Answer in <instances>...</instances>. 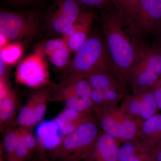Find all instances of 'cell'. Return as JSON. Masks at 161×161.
Masks as SVG:
<instances>
[{
  "label": "cell",
  "instance_id": "cell-39",
  "mask_svg": "<svg viewBox=\"0 0 161 161\" xmlns=\"http://www.w3.org/2000/svg\"><path fill=\"white\" fill-rule=\"evenodd\" d=\"M7 161H24L16 157L12 158L7 160Z\"/></svg>",
  "mask_w": 161,
  "mask_h": 161
},
{
  "label": "cell",
  "instance_id": "cell-25",
  "mask_svg": "<svg viewBox=\"0 0 161 161\" xmlns=\"http://www.w3.org/2000/svg\"><path fill=\"white\" fill-rule=\"evenodd\" d=\"M135 124L130 120H125L120 123L119 138L124 140L131 139L136 132Z\"/></svg>",
  "mask_w": 161,
  "mask_h": 161
},
{
  "label": "cell",
  "instance_id": "cell-34",
  "mask_svg": "<svg viewBox=\"0 0 161 161\" xmlns=\"http://www.w3.org/2000/svg\"><path fill=\"white\" fill-rule=\"evenodd\" d=\"M6 65V63L0 59V78L5 77Z\"/></svg>",
  "mask_w": 161,
  "mask_h": 161
},
{
  "label": "cell",
  "instance_id": "cell-3",
  "mask_svg": "<svg viewBox=\"0 0 161 161\" xmlns=\"http://www.w3.org/2000/svg\"><path fill=\"white\" fill-rule=\"evenodd\" d=\"M42 16L40 10L14 12L1 10L0 33L8 40L27 45L40 36L42 27Z\"/></svg>",
  "mask_w": 161,
  "mask_h": 161
},
{
  "label": "cell",
  "instance_id": "cell-20",
  "mask_svg": "<svg viewBox=\"0 0 161 161\" xmlns=\"http://www.w3.org/2000/svg\"><path fill=\"white\" fill-rule=\"evenodd\" d=\"M158 108L152 87V90H148L144 94L142 100L141 117L147 120L155 114Z\"/></svg>",
  "mask_w": 161,
  "mask_h": 161
},
{
  "label": "cell",
  "instance_id": "cell-38",
  "mask_svg": "<svg viewBox=\"0 0 161 161\" xmlns=\"http://www.w3.org/2000/svg\"><path fill=\"white\" fill-rule=\"evenodd\" d=\"M38 161H58L54 160L51 159H50V158H48L42 157Z\"/></svg>",
  "mask_w": 161,
  "mask_h": 161
},
{
  "label": "cell",
  "instance_id": "cell-1",
  "mask_svg": "<svg viewBox=\"0 0 161 161\" xmlns=\"http://www.w3.org/2000/svg\"><path fill=\"white\" fill-rule=\"evenodd\" d=\"M100 12L104 39L115 73L122 80L129 78L136 58L139 40L111 2Z\"/></svg>",
  "mask_w": 161,
  "mask_h": 161
},
{
  "label": "cell",
  "instance_id": "cell-15",
  "mask_svg": "<svg viewBox=\"0 0 161 161\" xmlns=\"http://www.w3.org/2000/svg\"><path fill=\"white\" fill-rule=\"evenodd\" d=\"M111 72L95 73L86 77L92 89L104 91L114 89L118 87V83L110 74Z\"/></svg>",
  "mask_w": 161,
  "mask_h": 161
},
{
  "label": "cell",
  "instance_id": "cell-28",
  "mask_svg": "<svg viewBox=\"0 0 161 161\" xmlns=\"http://www.w3.org/2000/svg\"><path fill=\"white\" fill-rule=\"evenodd\" d=\"M31 153H32L20 141L16 151L15 157L25 161L30 158Z\"/></svg>",
  "mask_w": 161,
  "mask_h": 161
},
{
  "label": "cell",
  "instance_id": "cell-2",
  "mask_svg": "<svg viewBox=\"0 0 161 161\" xmlns=\"http://www.w3.org/2000/svg\"><path fill=\"white\" fill-rule=\"evenodd\" d=\"M66 69V75L85 77L95 73L115 72L104 39L96 33L89 36Z\"/></svg>",
  "mask_w": 161,
  "mask_h": 161
},
{
  "label": "cell",
  "instance_id": "cell-8",
  "mask_svg": "<svg viewBox=\"0 0 161 161\" xmlns=\"http://www.w3.org/2000/svg\"><path fill=\"white\" fill-rule=\"evenodd\" d=\"M15 79L18 83L34 88L49 86L48 66L43 55L36 51L21 61L16 71Z\"/></svg>",
  "mask_w": 161,
  "mask_h": 161
},
{
  "label": "cell",
  "instance_id": "cell-14",
  "mask_svg": "<svg viewBox=\"0 0 161 161\" xmlns=\"http://www.w3.org/2000/svg\"><path fill=\"white\" fill-rule=\"evenodd\" d=\"M114 139L107 133L97 138L95 150L97 155L103 161L118 160L119 149Z\"/></svg>",
  "mask_w": 161,
  "mask_h": 161
},
{
  "label": "cell",
  "instance_id": "cell-12",
  "mask_svg": "<svg viewBox=\"0 0 161 161\" xmlns=\"http://www.w3.org/2000/svg\"><path fill=\"white\" fill-rule=\"evenodd\" d=\"M36 51L47 56L52 64L58 68L66 69L70 62V50L63 39H50L38 47Z\"/></svg>",
  "mask_w": 161,
  "mask_h": 161
},
{
  "label": "cell",
  "instance_id": "cell-32",
  "mask_svg": "<svg viewBox=\"0 0 161 161\" xmlns=\"http://www.w3.org/2000/svg\"><path fill=\"white\" fill-rule=\"evenodd\" d=\"M105 98L107 100H115L118 97V94L115 90L108 89L103 91Z\"/></svg>",
  "mask_w": 161,
  "mask_h": 161
},
{
  "label": "cell",
  "instance_id": "cell-36",
  "mask_svg": "<svg viewBox=\"0 0 161 161\" xmlns=\"http://www.w3.org/2000/svg\"><path fill=\"white\" fill-rule=\"evenodd\" d=\"M155 38V44L161 47V31L154 36Z\"/></svg>",
  "mask_w": 161,
  "mask_h": 161
},
{
  "label": "cell",
  "instance_id": "cell-31",
  "mask_svg": "<svg viewBox=\"0 0 161 161\" xmlns=\"http://www.w3.org/2000/svg\"><path fill=\"white\" fill-rule=\"evenodd\" d=\"M129 108L132 115H140L142 110V101H132L129 104Z\"/></svg>",
  "mask_w": 161,
  "mask_h": 161
},
{
  "label": "cell",
  "instance_id": "cell-18",
  "mask_svg": "<svg viewBox=\"0 0 161 161\" xmlns=\"http://www.w3.org/2000/svg\"><path fill=\"white\" fill-rule=\"evenodd\" d=\"M23 45L14 43L8 44L1 48L0 59L6 64H13L19 59L23 54Z\"/></svg>",
  "mask_w": 161,
  "mask_h": 161
},
{
  "label": "cell",
  "instance_id": "cell-11",
  "mask_svg": "<svg viewBox=\"0 0 161 161\" xmlns=\"http://www.w3.org/2000/svg\"><path fill=\"white\" fill-rule=\"evenodd\" d=\"M96 18L94 12L83 10L74 24L62 35L71 52L78 51L88 37Z\"/></svg>",
  "mask_w": 161,
  "mask_h": 161
},
{
  "label": "cell",
  "instance_id": "cell-4",
  "mask_svg": "<svg viewBox=\"0 0 161 161\" xmlns=\"http://www.w3.org/2000/svg\"><path fill=\"white\" fill-rule=\"evenodd\" d=\"M161 76V47L139 40L135 62L129 78L137 91L152 87Z\"/></svg>",
  "mask_w": 161,
  "mask_h": 161
},
{
  "label": "cell",
  "instance_id": "cell-33",
  "mask_svg": "<svg viewBox=\"0 0 161 161\" xmlns=\"http://www.w3.org/2000/svg\"><path fill=\"white\" fill-rule=\"evenodd\" d=\"M6 2L12 4H27V3H31L38 2L41 0H5Z\"/></svg>",
  "mask_w": 161,
  "mask_h": 161
},
{
  "label": "cell",
  "instance_id": "cell-7",
  "mask_svg": "<svg viewBox=\"0 0 161 161\" xmlns=\"http://www.w3.org/2000/svg\"><path fill=\"white\" fill-rule=\"evenodd\" d=\"M76 0H55L42 16V27L50 34H63L83 10Z\"/></svg>",
  "mask_w": 161,
  "mask_h": 161
},
{
  "label": "cell",
  "instance_id": "cell-23",
  "mask_svg": "<svg viewBox=\"0 0 161 161\" xmlns=\"http://www.w3.org/2000/svg\"><path fill=\"white\" fill-rule=\"evenodd\" d=\"M101 125L106 133L113 138H119L120 123L117 122L113 119L106 117L102 119Z\"/></svg>",
  "mask_w": 161,
  "mask_h": 161
},
{
  "label": "cell",
  "instance_id": "cell-26",
  "mask_svg": "<svg viewBox=\"0 0 161 161\" xmlns=\"http://www.w3.org/2000/svg\"><path fill=\"white\" fill-rule=\"evenodd\" d=\"M20 130L21 133L20 141L32 153L36 147V140L31 132V130L21 127Z\"/></svg>",
  "mask_w": 161,
  "mask_h": 161
},
{
  "label": "cell",
  "instance_id": "cell-6",
  "mask_svg": "<svg viewBox=\"0 0 161 161\" xmlns=\"http://www.w3.org/2000/svg\"><path fill=\"white\" fill-rule=\"evenodd\" d=\"M130 27L140 40L156 36L161 31V0H138Z\"/></svg>",
  "mask_w": 161,
  "mask_h": 161
},
{
  "label": "cell",
  "instance_id": "cell-27",
  "mask_svg": "<svg viewBox=\"0 0 161 161\" xmlns=\"http://www.w3.org/2000/svg\"><path fill=\"white\" fill-rule=\"evenodd\" d=\"M81 8L104 9L111 3L110 0H76Z\"/></svg>",
  "mask_w": 161,
  "mask_h": 161
},
{
  "label": "cell",
  "instance_id": "cell-22",
  "mask_svg": "<svg viewBox=\"0 0 161 161\" xmlns=\"http://www.w3.org/2000/svg\"><path fill=\"white\" fill-rule=\"evenodd\" d=\"M138 0H110L130 26L131 17Z\"/></svg>",
  "mask_w": 161,
  "mask_h": 161
},
{
  "label": "cell",
  "instance_id": "cell-30",
  "mask_svg": "<svg viewBox=\"0 0 161 161\" xmlns=\"http://www.w3.org/2000/svg\"><path fill=\"white\" fill-rule=\"evenodd\" d=\"M158 108L161 110V78L152 86Z\"/></svg>",
  "mask_w": 161,
  "mask_h": 161
},
{
  "label": "cell",
  "instance_id": "cell-17",
  "mask_svg": "<svg viewBox=\"0 0 161 161\" xmlns=\"http://www.w3.org/2000/svg\"><path fill=\"white\" fill-rule=\"evenodd\" d=\"M20 139V129H12L6 132L3 140V148L7 160L15 157Z\"/></svg>",
  "mask_w": 161,
  "mask_h": 161
},
{
  "label": "cell",
  "instance_id": "cell-13",
  "mask_svg": "<svg viewBox=\"0 0 161 161\" xmlns=\"http://www.w3.org/2000/svg\"><path fill=\"white\" fill-rule=\"evenodd\" d=\"M36 134L38 142L49 150L57 147L63 138L59 127L54 120L40 123L37 129Z\"/></svg>",
  "mask_w": 161,
  "mask_h": 161
},
{
  "label": "cell",
  "instance_id": "cell-5",
  "mask_svg": "<svg viewBox=\"0 0 161 161\" xmlns=\"http://www.w3.org/2000/svg\"><path fill=\"white\" fill-rule=\"evenodd\" d=\"M98 133L97 125L87 119L63 137L57 147L50 150L48 158L58 161H77L80 152L94 142Z\"/></svg>",
  "mask_w": 161,
  "mask_h": 161
},
{
  "label": "cell",
  "instance_id": "cell-24",
  "mask_svg": "<svg viewBox=\"0 0 161 161\" xmlns=\"http://www.w3.org/2000/svg\"><path fill=\"white\" fill-rule=\"evenodd\" d=\"M118 161H140L134 154V148L131 143L124 144L119 150Z\"/></svg>",
  "mask_w": 161,
  "mask_h": 161
},
{
  "label": "cell",
  "instance_id": "cell-35",
  "mask_svg": "<svg viewBox=\"0 0 161 161\" xmlns=\"http://www.w3.org/2000/svg\"><path fill=\"white\" fill-rule=\"evenodd\" d=\"M0 39H1V42H0V46H1V48H3V47H4V46H6V45H7L6 44V42H7V41L8 40V39H7L4 36V35L0 33Z\"/></svg>",
  "mask_w": 161,
  "mask_h": 161
},
{
  "label": "cell",
  "instance_id": "cell-29",
  "mask_svg": "<svg viewBox=\"0 0 161 161\" xmlns=\"http://www.w3.org/2000/svg\"><path fill=\"white\" fill-rule=\"evenodd\" d=\"M90 98L93 103L96 104L101 103L105 99L103 91L94 89H92Z\"/></svg>",
  "mask_w": 161,
  "mask_h": 161
},
{
  "label": "cell",
  "instance_id": "cell-37",
  "mask_svg": "<svg viewBox=\"0 0 161 161\" xmlns=\"http://www.w3.org/2000/svg\"><path fill=\"white\" fill-rule=\"evenodd\" d=\"M159 143L161 144V142ZM156 159L157 161H161V149L159 150L158 152L157 153Z\"/></svg>",
  "mask_w": 161,
  "mask_h": 161
},
{
  "label": "cell",
  "instance_id": "cell-21",
  "mask_svg": "<svg viewBox=\"0 0 161 161\" xmlns=\"http://www.w3.org/2000/svg\"><path fill=\"white\" fill-rule=\"evenodd\" d=\"M64 102L65 108L84 113L91 110L93 105L91 98L85 97H73Z\"/></svg>",
  "mask_w": 161,
  "mask_h": 161
},
{
  "label": "cell",
  "instance_id": "cell-16",
  "mask_svg": "<svg viewBox=\"0 0 161 161\" xmlns=\"http://www.w3.org/2000/svg\"><path fill=\"white\" fill-rule=\"evenodd\" d=\"M16 107V97L13 91L0 100V121L1 125L6 124L13 117Z\"/></svg>",
  "mask_w": 161,
  "mask_h": 161
},
{
  "label": "cell",
  "instance_id": "cell-9",
  "mask_svg": "<svg viewBox=\"0 0 161 161\" xmlns=\"http://www.w3.org/2000/svg\"><path fill=\"white\" fill-rule=\"evenodd\" d=\"M52 100V86L46 87L35 92L27 103L20 109L17 123L21 128L31 130L43 119L47 104Z\"/></svg>",
  "mask_w": 161,
  "mask_h": 161
},
{
  "label": "cell",
  "instance_id": "cell-19",
  "mask_svg": "<svg viewBox=\"0 0 161 161\" xmlns=\"http://www.w3.org/2000/svg\"><path fill=\"white\" fill-rule=\"evenodd\" d=\"M143 131L158 142H161V115L154 114L143 124Z\"/></svg>",
  "mask_w": 161,
  "mask_h": 161
},
{
  "label": "cell",
  "instance_id": "cell-10",
  "mask_svg": "<svg viewBox=\"0 0 161 161\" xmlns=\"http://www.w3.org/2000/svg\"><path fill=\"white\" fill-rule=\"evenodd\" d=\"M91 91L92 88L86 77L66 75L60 83L52 86V99L65 101L75 97L90 98Z\"/></svg>",
  "mask_w": 161,
  "mask_h": 161
}]
</instances>
